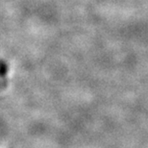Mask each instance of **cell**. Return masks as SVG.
<instances>
[{
    "instance_id": "cell-1",
    "label": "cell",
    "mask_w": 148,
    "mask_h": 148,
    "mask_svg": "<svg viewBox=\"0 0 148 148\" xmlns=\"http://www.w3.org/2000/svg\"><path fill=\"white\" fill-rule=\"evenodd\" d=\"M9 72V66L5 61L0 59V88H6L8 84L7 75Z\"/></svg>"
}]
</instances>
